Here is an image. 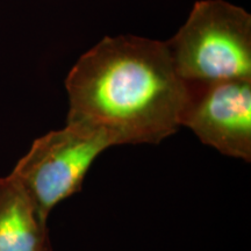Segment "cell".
Segmentation results:
<instances>
[{
	"mask_svg": "<svg viewBox=\"0 0 251 251\" xmlns=\"http://www.w3.org/2000/svg\"><path fill=\"white\" fill-rule=\"evenodd\" d=\"M68 122L101 130L119 144H157L180 127L187 84L165 42L103 37L69 72Z\"/></svg>",
	"mask_w": 251,
	"mask_h": 251,
	"instance_id": "cell-1",
	"label": "cell"
},
{
	"mask_svg": "<svg viewBox=\"0 0 251 251\" xmlns=\"http://www.w3.org/2000/svg\"><path fill=\"white\" fill-rule=\"evenodd\" d=\"M186 83L251 79V15L225 0H199L165 42Z\"/></svg>",
	"mask_w": 251,
	"mask_h": 251,
	"instance_id": "cell-2",
	"label": "cell"
},
{
	"mask_svg": "<svg viewBox=\"0 0 251 251\" xmlns=\"http://www.w3.org/2000/svg\"><path fill=\"white\" fill-rule=\"evenodd\" d=\"M187 84L180 127L226 156L251 161V79Z\"/></svg>",
	"mask_w": 251,
	"mask_h": 251,
	"instance_id": "cell-4",
	"label": "cell"
},
{
	"mask_svg": "<svg viewBox=\"0 0 251 251\" xmlns=\"http://www.w3.org/2000/svg\"><path fill=\"white\" fill-rule=\"evenodd\" d=\"M0 251H52L47 220L11 174L0 178Z\"/></svg>",
	"mask_w": 251,
	"mask_h": 251,
	"instance_id": "cell-5",
	"label": "cell"
},
{
	"mask_svg": "<svg viewBox=\"0 0 251 251\" xmlns=\"http://www.w3.org/2000/svg\"><path fill=\"white\" fill-rule=\"evenodd\" d=\"M114 146L101 130L76 122L39 137L11 175L23 185L40 215L48 220L54 207L80 191L91 165Z\"/></svg>",
	"mask_w": 251,
	"mask_h": 251,
	"instance_id": "cell-3",
	"label": "cell"
}]
</instances>
